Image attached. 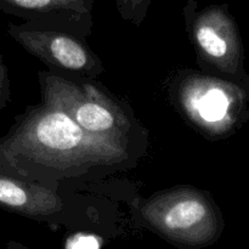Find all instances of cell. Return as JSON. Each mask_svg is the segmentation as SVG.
<instances>
[{
  "mask_svg": "<svg viewBox=\"0 0 249 249\" xmlns=\"http://www.w3.org/2000/svg\"><path fill=\"white\" fill-rule=\"evenodd\" d=\"M179 102L190 121L212 138L230 135L249 118V88L225 78L187 77Z\"/></svg>",
  "mask_w": 249,
  "mask_h": 249,
  "instance_id": "3",
  "label": "cell"
},
{
  "mask_svg": "<svg viewBox=\"0 0 249 249\" xmlns=\"http://www.w3.org/2000/svg\"><path fill=\"white\" fill-rule=\"evenodd\" d=\"M80 0H0V6L24 11H49L58 7H75Z\"/></svg>",
  "mask_w": 249,
  "mask_h": 249,
  "instance_id": "8",
  "label": "cell"
},
{
  "mask_svg": "<svg viewBox=\"0 0 249 249\" xmlns=\"http://www.w3.org/2000/svg\"><path fill=\"white\" fill-rule=\"evenodd\" d=\"M0 208L41 221H68L66 204L45 185L0 172Z\"/></svg>",
  "mask_w": 249,
  "mask_h": 249,
  "instance_id": "7",
  "label": "cell"
},
{
  "mask_svg": "<svg viewBox=\"0 0 249 249\" xmlns=\"http://www.w3.org/2000/svg\"><path fill=\"white\" fill-rule=\"evenodd\" d=\"M138 216L143 228L179 249L211 247L225 226L213 199L191 187H179L146 199L139 207Z\"/></svg>",
  "mask_w": 249,
  "mask_h": 249,
  "instance_id": "2",
  "label": "cell"
},
{
  "mask_svg": "<svg viewBox=\"0 0 249 249\" xmlns=\"http://www.w3.org/2000/svg\"><path fill=\"white\" fill-rule=\"evenodd\" d=\"M40 84L44 105L62 111L89 133L128 142V117L96 88L45 73H40Z\"/></svg>",
  "mask_w": 249,
  "mask_h": 249,
  "instance_id": "4",
  "label": "cell"
},
{
  "mask_svg": "<svg viewBox=\"0 0 249 249\" xmlns=\"http://www.w3.org/2000/svg\"><path fill=\"white\" fill-rule=\"evenodd\" d=\"M10 99L9 90V77H7V70L2 62V57L0 55V109L6 106Z\"/></svg>",
  "mask_w": 249,
  "mask_h": 249,
  "instance_id": "9",
  "label": "cell"
},
{
  "mask_svg": "<svg viewBox=\"0 0 249 249\" xmlns=\"http://www.w3.org/2000/svg\"><path fill=\"white\" fill-rule=\"evenodd\" d=\"M128 142L95 135L55 107L29 109L0 138V172L50 187L128 160Z\"/></svg>",
  "mask_w": 249,
  "mask_h": 249,
  "instance_id": "1",
  "label": "cell"
},
{
  "mask_svg": "<svg viewBox=\"0 0 249 249\" xmlns=\"http://www.w3.org/2000/svg\"><path fill=\"white\" fill-rule=\"evenodd\" d=\"M6 249H31V248H28L27 246L21 245V243L18 242H15V241H10V242L7 243Z\"/></svg>",
  "mask_w": 249,
  "mask_h": 249,
  "instance_id": "10",
  "label": "cell"
},
{
  "mask_svg": "<svg viewBox=\"0 0 249 249\" xmlns=\"http://www.w3.org/2000/svg\"><path fill=\"white\" fill-rule=\"evenodd\" d=\"M9 34L28 53L53 67L77 73H89L100 67L89 49L70 34L26 26H11Z\"/></svg>",
  "mask_w": 249,
  "mask_h": 249,
  "instance_id": "6",
  "label": "cell"
},
{
  "mask_svg": "<svg viewBox=\"0 0 249 249\" xmlns=\"http://www.w3.org/2000/svg\"><path fill=\"white\" fill-rule=\"evenodd\" d=\"M192 40L204 63L223 78L249 88L242 40L225 6H211L192 21Z\"/></svg>",
  "mask_w": 249,
  "mask_h": 249,
  "instance_id": "5",
  "label": "cell"
}]
</instances>
